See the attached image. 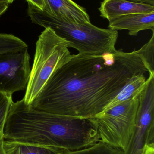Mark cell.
I'll return each mask as SVG.
<instances>
[{
    "label": "cell",
    "mask_w": 154,
    "mask_h": 154,
    "mask_svg": "<svg viewBox=\"0 0 154 154\" xmlns=\"http://www.w3.org/2000/svg\"><path fill=\"white\" fill-rule=\"evenodd\" d=\"M146 71L136 50L72 55L29 106L48 113L90 118L103 112L131 78Z\"/></svg>",
    "instance_id": "6da1fadb"
},
{
    "label": "cell",
    "mask_w": 154,
    "mask_h": 154,
    "mask_svg": "<svg viewBox=\"0 0 154 154\" xmlns=\"http://www.w3.org/2000/svg\"><path fill=\"white\" fill-rule=\"evenodd\" d=\"M4 140L73 151L90 146L99 139L91 118L48 113L13 102L4 128Z\"/></svg>",
    "instance_id": "7a4b0ae2"
},
{
    "label": "cell",
    "mask_w": 154,
    "mask_h": 154,
    "mask_svg": "<svg viewBox=\"0 0 154 154\" xmlns=\"http://www.w3.org/2000/svg\"><path fill=\"white\" fill-rule=\"evenodd\" d=\"M28 14L33 23L49 28L59 37L72 43L79 54L101 55L116 51L118 31L99 28L90 23H79L49 14L28 4Z\"/></svg>",
    "instance_id": "3957f363"
},
{
    "label": "cell",
    "mask_w": 154,
    "mask_h": 154,
    "mask_svg": "<svg viewBox=\"0 0 154 154\" xmlns=\"http://www.w3.org/2000/svg\"><path fill=\"white\" fill-rule=\"evenodd\" d=\"M72 43L59 37L52 29L45 28L36 43L35 54L23 100L29 106L38 96L56 70L71 58L68 48Z\"/></svg>",
    "instance_id": "277c9868"
},
{
    "label": "cell",
    "mask_w": 154,
    "mask_h": 154,
    "mask_svg": "<svg viewBox=\"0 0 154 154\" xmlns=\"http://www.w3.org/2000/svg\"><path fill=\"white\" fill-rule=\"evenodd\" d=\"M138 98L125 101L90 118L96 128L99 141L123 151L125 149L134 129Z\"/></svg>",
    "instance_id": "5b68a950"
},
{
    "label": "cell",
    "mask_w": 154,
    "mask_h": 154,
    "mask_svg": "<svg viewBox=\"0 0 154 154\" xmlns=\"http://www.w3.org/2000/svg\"><path fill=\"white\" fill-rule=\"evenodd\" d=\"M134 129L124 154H143L148 145H154V76L149 75L139 97Z\"/></svg>",
    "instance_id": "8992f818"
},
{
    "label": "cell",
    "mask_w": 154,
    "mask_h": 154,
    "mask_svg": "<svg viewBox=\"0 0 154 154\" xmlns=\"http://www.w3.org/2000/svg\"><path fill=\"white\" fill-rule=\"evenodd\" d=\"M28 48L0 54V92L12 95L26 89L31 71Z\"/></svg>",
    "instance_id": "52a82bcc"
},
{
    "label": "cell",
    "mask_w": 154,
    "mask_h": 154,
    "mask_svg": "<svg viewBox=\"0 0 154 154\" xmlns=\"http://www.w3.org/2000/svg\"><path fill=\"white\" fill-rule=\"evenodd\" d=\"M44 11L58 18L76 23H90L86 8L72 0H44Z\"/></svg>",
    "instance_id": "ba28073f"
},
{
    "label": "cell",
    "mask_w": 154,
    "mask_h": 154,
    "mask_svg": "<svg viewBox=\"0 0 154 154\" xmlns=\"http://www.w3.org/2000/svg\"><path fill=\"white\" fill-rule=\"evenodd\" d=\"M99 10L100 16L109 21L127 14L152 12L154 5L128 0H104Z\"/></svg>",
    "instance_id": "9c48e42d"
},
{
    "label": "cell",
    "mask_w": 154,
    "mask_h": 154,
    "mask_svg": "<svg viewBox=\"0 0 154 154\" xmlns=\"http://www.w3.org/2000/svg\"><path fill=\"white\" fill-rule=\"evenodd\" d=\"M108 21V29L116 31L127 30L130 36H137L141 31L154 30V11L122 15Z\"/></svg>",
    "instance_id": "30bf717a"
},
{
    "label": "cell",
    "mask_w": 154,
    "mask_h": 154,
    "mask_svg": "<svg viewBox=\"0 0 154 154\" xmlns=\"http://www.w3.org/2000/svg\"><path fill=\"white\" fill-rule=\"evenodd\" d=\"M146 82V77L144 74H138L131 78L103 112L129 100L138 98L145 87Z\"/></svg>",
    "instance_id": "8fae6325"
},
{
    "label": "cell",
    "mask_w": 154,
    "mask_h": 154,
    "mask_svg": "<svg viewBox=\"0 0 154 154\" xmlns=\"http://www.w3.org/2000/svg\"><path fill=\"white\" fill-rule=\"evenodd\" d=\"M4 154H62L66 150L4 140L2 144Z\"/></svg>",
    "instance_id": "7c38bea8"
},
{
    "label": "cell",
    "mask_w": 154,
    "mask_h": 154,
    "mask_svg": "<svg viewBox=\"0 0 154 154\" xmlns=\"http://www.w3.org/2000/svg\"><path fill=\"white\" fill-rule=\"evenodd\" d=\"M62 154H124L120 148L99 141L83 149L73 151H65Z\"/></svg>",
    "instance_id": "4fadbf2b"
},
{
    "label": "cell",
    "mask_w": 154,
    "mask_h": 154,
    "mask_svg": "<svg viewBox=\"0 0 154 154\" xmlns=\"http://www.w3.org/2000/svg\"><path fill=\"white\" fill-rule=\"evenodd\" d=\"M152 32V38L137 52L149 75L154 76V30Z\"/></svg>",
    "instance_id": "5bb4252c"
},
{
    "label": "cell",
    "mask_w": 154,
    "mask_h": 154,
    "mask_svg": "<svg viewBox=\"0 0 154 154\" xmlns=\"http://www.w3.org/2000/svg\"><path fill=\"white\" fill-rule=\"evenodd\" d=\"M13 102L12 95L0 92V141L4 140V128L10 107Z\"/></svg>",
    "instance_id": "9a60e30c"
},
{
    "label": "cell",
    "mask_w": 154,
    "mask_h": 154,
    "mask_svg": "<svg viewBox=\"0 0 154 154\" xmlns=\"http://www.w3.org/2000/svg\"><path fill=\"white\" fill-rule=\"evenodd\" d=\"M20 48L19 38L14 35L0 33V54L19 50Z\"/></svg>",
    "instance_id": "2e32d148"
},
{
    "label": "cell",
    "mask_w": 154,
    "mask_h": 154,
    "mask_svg": "<svg viewBox=\"0 0 154 154\" xmlns=\"http://www.w3.org/2000/svg\"><path fill=\"white\" fill-rule=\"evenodd\" d=\"M26 1L28 2V4H30L42 11H44L45 5L44 0H26Z\"/></svg>",
    "instance_id": "e0dca14e"
},
{
    "label": "cell",
    "mask_w": 154,
    "mask_h": 154,
    "mask_svg": "<svg viewBox=\"0 0 154 154\" xmlns=\"http://www.w3.org/2000/svg\"><path fill=\"white\" fill-rule=\"evenodd\" d=\"M9 5L7 0H0V16L6 11Z\"/></svg>",
    "instance_id": "ac0fdd59"
},
{
    "label": "cell",
    "mask_w": 154,
    "mask_h": 154,
    "mask_svg": "<svg viewBox=\"0 0 154 154\" xmlns=\"http://www.w3.org/2000/svg\"><path fill=\"white\" fill-rule=\"evenodd\" d=\"M143 154H154V145H146Z\"/></svg>",
    "instance_id": "d6986e66"
},
{
    "label": "cell",
    "mask_w": 154,
    "mask_h": 154,
    "mask_svg": "<svg viewBox=\"0 0 154 154\" xmlns=\"http://www.w3.org/2000/svg\"><path fill=\"white\" fill-rule=\"evenodd\" d=\"M136 2H142L154 5V0H128Z\"/></svg>",
    "instance_id": "ffe728a7"
},
{
    "label": "cell",
    "mask_w": 154,
    "mask_h": 154,
    "mask_svg": "<svg viewBox=\"0 0 154 154\" xmlns=\"http://www.w3.org/2000/svg\"><path fill=\"white\" fill-rule=\"evenodd\" d=\"M3 141V140L0 141V154H4L3 151L2 147Z\"/></svg>",
    "instance_id": "44dd1931"
},
{
    "label": "cell",
    "mask_w": 154,
    "mask_h": 154,
    "mask_svg": "<svg viewBox=\"0 0 154 154\" xmlns=\"http://www.w3.org/2000/svg\"><path fill=\"white\" fill-rule=\"evenodd\" d=\"M7 1H8V2H9V4H10L12 3L15 0H7Z\"/></svg>",
    "instance_id": "7402d4cb"
}]
</instances>
